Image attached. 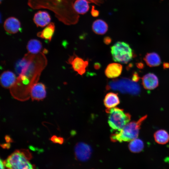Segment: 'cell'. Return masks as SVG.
I'll use <instances>...</instances> for the list:
<instances>
[{
	"label": "cell",
	"mask_w": 169,
	"mask_h": 169,
	"mask_svg": "<svg viewBox=\"0 0 169 169\" xmlns=\"http://www.w3.org/2000/svg\"><path fill=\"white\" fill-rule=\"evenodd\" d=\"M44 53L36 54L28 53L20 63V72L14 85L10 89L15 99L24 101L29 99L32 86L38 82L40 74L47 64Z\"/></svg>",
	"instance_id": "obj_1"
},
{
	"label": "cell",
	"mask_w": 169,
	"mask_h": 169,
	"mask_svg": "<svg viewBox=\"0 0 169 169\" xmlns=\"http://www.w3.org/2000/svg\"><path fill=\"white\" fill-rule=\"evenodd\" d=\"M147 116L145 115L137 121L128 123L120 131L112 134L110 136L111 141L121 142L131 141L137 138L141 125Z\"/></svg>",
	"instance_id": "obj_2"
},
{
	"label": "cell",
	"mask_w": 169,
	"mask_h": 169,
	"mask_svg": "<svg viewBox=\"0 0 169 169\" xmlns=\"http://www.w3.org/2000/svg\"><path fill=\"white\" fill-rule=\"evenodd\" d=\"M32 157L28 149L16 150L3 161L8 169H34L35 166L29 161Z\"/></svg>",
	"instance_id": "obj_3"
},
{
	"label": "cell",
	"mask_w": 169,
	"mask_h": 169,
	"mask_svg": "<svg viewBox=\"0 0 169 169\" xmlns=\"http://www.w3.org/2000/svg\"><path fill=\"white\" fill-rule=\"evenodd\" d=\"M106 112L108 115V124L112 131H120L131 120V116L129 113L117 107L107 108Z\"/></svg>",
	"instance_id": "obj_4"
},
{
	"label": "cell",
	"mask_w": 169,
	"mask_h": 169,
	"mask_svg": "<svg viewBox=\"0 0 169 169\" xmlns=\"http://www.w3.org/2000/svg\"><path fill=\"white\" fill-rule=\"evenodd\" d=\"M113 60L122 63L127 64L132 59L133 50L129 45L124 42H116L111 47Z\"/></svg>",
	"instance_id": "obj_5"
},
{
	"label": "cell",
	"mask_w": 169,
	"mask_h": 169,
	"mask_svg": "<svg viewBox=\"0 0 169 169\" xmlns=\"http://www.w3.org/2000/svg\"><path fill=\"white\" fill-rule=\"evenodd\" d=\"M108 87L112 90H118L122 93L137 95L140 91L139 85L132 80L122 78L110 82Z\"/></svg>",
	"instance_id": "obj_6"
},
{
	"label": "cell",
	"mask_w": 169,
	"mask_h": 169,
	"mask_svg": "<svg viewBox=\"0 0 169 169\" xmlns=\"http://www.w3.org/2000/svg\"><path fill=\"white\" fill-rule=\"evenodd\" d=\"M92 149L88 145L79 142L75 147L74 152L76 158L81 161H85L89 159L91 154Z\"/></svg>",
	"instance_id": "obj_7"
},
{
	"label": "cell",
	"mask_w": 169,
	"mask_h": 169,
	"mask_svg": "<svg viewBox=\"0 0 169 169\" xmlns=\"http://www.w3.org/2000/svg\"><path fill=\"white\" fill-rule=\"evenodd\" d=\"M68 63L71 64L73 69L80 75L84 74L88 64V61L84 60L75 54L70 57Z\"/></svg>",
	"instance_id": "obj_8"
},
{
	"label": "cell",
	"mask_w": 169,
	"mask_h": 169,
	"mask_svg": "<svg viewBox=\"0 0 169 169\" xmlns=\"http://www.w3.org/2000/svg\"><path fill=\"white\" fill-rule=\"evenodd\" d=\"M46 95V87L44 84L40 82L35 83L30 91V97L32 100H42Z\"/></svg>",
	"instance_id": "obj_9"
},
{
	"label": "cell",
	"mask_w": 169,
	"mask_h": 169,
	"mask_svg": "<svg viewBox=\"0 0 169 169\" xmlns=\"http://www.w3.org/2000/svg\"><path fill=\"white\" fill-rule=\"evenodd\" d=\"M3 27L5 31L10 34H15L20 31L21 29L19 21L16 18L11 17L7 18L5 21Z\"/></svg>",
	"instance_id": "obj_10"
},
{
	"label": "cell",
	"mask_w": 169,
	"mask_h": 169,
	"mask_svg": "<svg viewBox=\"0 0 169 169\" xmlns=\"http://www.w3.org/2000/svg\"><path fill=\"white\" fill-rule=\"evenodd\" d=\"M15 74L10 71L3 72L0 77L1 85L6 89H11L15 84L17 80Z\"/></svg>",
	"instance_id": "obj_11"
},
{
	"label": "cell",
	"mask_w": 169,
	"mask_h": 169,
	"mask_svg": "<svg viewBox=\"0 0 169 169\" xmlns=\"http://www.w3.org/2000/svg\"><path fill=\"white\" fill-rule=\"evenodd\" d=\"M33 20L37 27H44L50 23L51 18L47 12L40 11L35 14Z\"/></svg>",
	"instance_id": "obj_12"
},
{
	"label": "cell",
	"mask_w": 169,
	"mask_h": 169,
	"mask_svg": "<svg viewBox=\"0 0 169 169\" xmlns=\"http://www.w3.org/2000/svg\"><path fill=\"white\" fill-rule=\"evenodd\" d=\"M142 80L143 87L147 90L154 89L158 85V78L153 73H149L145 74L142 77Z\"/></svg>",
	"instance_id": "obj_13"
},
{
	"label": "cell",
	"mask_w": 169,
	"mask_h": 169,
	"mask_svg": "<svg viewBox=\"0 0 169 169\" xmlns=\"http://www.w3.org/2000/svg\"><path fill=\"white\" fill-rule=\"evenodd\" d=\"M122 70V65L118 63H112L108 65L105 70V75L108 78H114L119 76Z\"/></svg>",
	"instance_id": "obj_14"
},
{
	"label": "cell",
	"mask_w": 169,
	"mask_h": 169,
	"mask_svg": "<svg viewBox=\"0 0 169 169\" xmlns=\"http://www.w3.org/2000/svg\"><path fill=\"white\" fill-rule=\"evenodd\" d=\"M92 29L95 34L103 35L108 31V26L107 23L101 19H97L93 23Z\"/></svg>",
	"instance_id": "obj_15"
},
{
	"label": "cell",
	"mask_w": 169,
	"mask_h": 169,
	"mask_svg": "<svg viewBox=\"0 0 169 169\" xmlns=\"http://www.w3.org/2000/svg\"><path fill=\"white\" fill-rule=\"evenodd\" d=\"M120 103V100L117 94L113 92L107 93L104 100V103L108 109L114 108Z\"/></svg>",
	"instance_id": "obj_16"
},
{
	"label": "cell",
	"mask_w": 169,
	"mask_h": 169,
	"mask_svg": "<svg viewBox=\"0 0 169 169\" xmlns=\"http://www.w3.org/2000/svg\"><path fill=\"white\" fill-rule=\"evenodd\" d=\"M90 2L88 0H76L73 3L74 9L78 14H84L90 9Z\"/></svg>",
	"instance_id": "obj_17"
},
{
	"label": "cell",
	"mask_w": 169,
	"mask_h": 169,
	"mask_svg": "<svg viewBox=\"0 0 169 169\" xmlns=\"http://www.w3.org/2000/svg\"><path fill=\"white\" fill-rule=\"evenodd\" d=\"M55 29L54 23L51 22L49 23L42 31L38 32L37 33L38 37L48 40L51 41Z\"/></svg>",
	"instance_id": "obj_18"
},
{
	"label": "cell",
	"mask_w": 169,
	"mask_h": 169,
	"mask_svg": "<svg viewBox=\"0 0 169 169\" xmlns=\"http://www.w3.org/2000/svg\"><path fill=\"white\" fill-rule=\"evenodd\" d=\"M42 48L41 42L35 39L30 40L27 45L28 53L33 54H37L41 52Z\"/></svg>",
	"instance_id": "obj_19"
},
{
	"label": "cell",
	"mask_w": 169,
	"mask_h": 169,
	"mask_svg": "<svg viewBox=\"0 0 169 169\" xmlns=\"http://www.w3.org/2000/svg\"><path fill=\"white\" fill-rule=\"evenodd\" d=\"M144 59L147 65L151 67L158 66L161 62L159 56L155 52L147 53Z\"/></svg>",
	"instance_id": "obj_20"
},
{
	"label": "cell",
	"mask_w": 169,
	"mask_h": 169,
	"mask_svg": "<svg viewBox=\"0 0 169 169\" xmlns=\"http://www.w3.org/2000/svg\"><path fill=\"white\" fill-rule=\"evenodd\" d=\"M155 141L160 144H165L169 141V134L164 130H159L156 131L154 135Z\"/></svg>",
	"instance_id": "obj_21"
},
{
	"label": "cell",
	"mask_w": 169,
	"mask_h": 169,
	"mask_svg": "<svg viewBox=\"0 0 169 169\" xmlns=\"http://www.w3.org/2000/svg\"><path fill=\"white\" fill-rule=\"evenodd\" d=\"M144 147V144L143 141L137 138L131 141L128 145V148L130 151L134 153L141 152Z\"/></svg>",
	"instance_id": "obj_22"
},
{
	"label": "cell",
	"mask_w": 169,
	"mask_h": 169,
	"mask_svg": "<svg viewBox=\"0 0 169 169\" xmlns=\"http://www.w3.org/2000/svg\"><path fill=\"white\" fill-rule=\"evenodd\" d=\"M50 140L54 143H58L60 144H62L64 142V139L61 137L57 136L56 135H53L51 138Z\"/></svg>",
	"instance_id": "obj_23"
},
{
	"label": "cell",
	"mask_w": 169,
	"mask_h": 169,
	"mask_svg": "<svg viewBox=\"0 0 169 169\" xmlns=\"http://www.w3.org/2000/svg\"><path fill=\"white\" fill-rule=\"evenodd\" d=\"M91 13L93 16L96 17L98 16L99 12L98 10L94 9V8L92 7L91 11Z\"/></svg>",
	"instance_id": "obj_24"
},
{
	"label": "cell",
	"mask_w": 169,
	"mask_h": 169,
	"mask_svg": "<svg viewBox=\"0 0 169 169\" xmlns=\"http://www.w3.org/2000/svg\"><path fill=\"white\" fill-rule=\"evenodd\" d=\"M139 79V77L138 74L135 73L133 75L132 78V80L135 82H137L138 81Z\"/></svg>",
	"instance_id": "obj_25"
},
{
	"label": "cell",
	"mask_w": 169,
	"mask_h": 169,
	"mask_svg": "<svg viewBox=\"0 0 169 169\" xmlns=\"http://www.w3.org/2000/svg\"><path fill=\"white\" fill-rule=\"evenodd\" d=\"M111 42V39L109 37H106L104 38V42L105 44H108Z\"/></svg>",
	"instance_id": "obj_26"
},
{
	"label": "cell",
	"mask_w": 169,
	"mask_h": 169,
	"mask_svg": "<svg viewBox=\"0 0 169 169\" xmlns=\"http://www.w3.org/2000/svg\"><path fill=\"white\" fill-rule=\"evenodd\" d=\"M105 0H88L90 2H94L97 4L103 2Z\"/></svg>",
	"instance_id": "obj_27"
},
{
	"label": "cell",
	"mask_w": 169,
	"mask_h": 169,
	"mask_svg": "<svg viewBox=\"0 0 169 169\" xmlns=\"http://www.w3.org/2000/svg\"><path fill=\"white\" fill-rule=\"evenodd\" d=\"M5 165L4 163V161L1 159H0V168L4 169L5 168Z\"/></svg>",
	"instance_id": "obj_28"
},
{
	"label": "cell",
	"mask_w": 169,
	"mask_h": 169,
	"mask_svg": "<svg viewBox=\"0 0 169 169\" xmlns=\"http://www.w3.org/2000/svg\"><path fill=\"white\" fill-rule=\"evenodd\" d=\"M3 0H0V3H1V2H2V1H3Z\"/></svg>",
	"instance_id": "obj_29"
}]
</instances>
